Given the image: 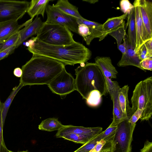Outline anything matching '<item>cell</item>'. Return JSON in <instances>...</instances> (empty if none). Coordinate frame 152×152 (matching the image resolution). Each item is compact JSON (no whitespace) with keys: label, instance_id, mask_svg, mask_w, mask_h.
<instances>
[{"label":"cell","instance_id":"1","mask_svg":"<svg viewBox=\"0 0 152 152\" xmlns=\"http://www.w3.org/2000/svg\"><path fill=\"white\" fill-rule=\"evenodd\" d=\"M33 38V42L27 49L30 52L53 59L65 66L86 63L91 57V50L79 42L75 41L66 45H54L42 42L36 37Z\"/></svg>","mask_w":152,"mask_h":152},{"label":"cell","instance_id":"2","mask_svg":"<svg viewBox=\"0 0 152 152\" xmlns=\"http://www.w3.org/2000/svg\"><path fill=\"white\" fill-rule=\"evenodd\" d=\"M20 83L26 85H48L65 69L61 63L45 56L33 54L21 68Z\"/></svg>","mask_w":152,"mask_h":152},{"label":"cell","instance_id":"3","mask_svg":"<svg viewBox=\"0 0 152 152\" xmlns=\"http://www.w3.org/2000/svg\"><path fill=\"white\" fill-rule=\"evenodd\" d=\"M76 90L86 99L91 93L99 91L102 96L108 92L104 77L95 63L86 62L75 69Z\"/></svg>","mask_w":152,"mask_h":152},{"label":"cell","instance_id":"4","mask_svg":"<svg viewBox=\"0 0 152 152\" xmlns=\"http://www.w3.org/2000/svg\"><path fill=\"white\" fill-rule=\"evenodd\" d=\"M133 113L142 111L140 119L148 121L152 115V77L140 82L136 86L131 99Z\"/></svg>","mask_w":152,"mask_h":152},{"label":"cell","instance_id":"5","mask_svg":"<svg viewBox=\"0 0 152 152\" xmlns=\"http://www.w3.org/2000/svg\"><path fill=\"white\" fill-rule=\"evenodd\" d=\"M73 34L66 27L58 24L43 22L36 38L45 43L54 45H66L75 41Z\"/></svg>","mask_w":152,"mask_h":152},{"label":"cell","instance_id":"6","mask_svg":"<svg viewBox=\"0 0 152 152\" xmlns=\"http://www.w3.org/2000/svg\"><path fill=\"white\" fill-rule=\"evenodd\" d=\"M129 119L124 121L117 126L111 143L112 152H131L133 133L136 124L132 125Z\"/></svg>","mask_w":152,"mask_h":152},{"label":"cell","instance_id":"7","mask_svg":"<svg viewBox=\"0 0 152 152\" xmlns=\"http://www.w3.org/2000/svg\"><path fill=\"white\" fill-rule=\"evenodd\" d=\"M29 4L26 1L0 0V23L20 19L27 12Z\"/></svg>","mask_w":152,"mask_h":152},{"label":"cell","instance_id":"8","mask_svg":"<svg viewBox=\"0 0 152 152\" xmlns=\"http://www.w3.org/2000/svg\"><path fill=\"white\" fill-rule=\"evenodd\" d=\"M52 92L61 96H66L76 90L75 79L64 69L48 85Z\"/></svg>","mask_w":152,"mask_h":152},{"label":"cell","instance_id":"9","mask_svg":"<svg viewBox=\"0 0 152 152\" xmlns=\"http://www.w3.org/2000/svg\"><path fill=\"white\" fill-rule=\"evenodd\" d=\"M47 23L58 24L64 26L70 31L78 34V24L77 18L67 15L61 12L53 6L48 5L46 9Z\"/></svg>","mask_w":152,"mask_h":152},{"label":"cell","instance_id":"10","mask_svg":"<svg viewBox=\"0 0 152 152\" xmlns=\"http://www.w3.org/2000/svg\"><path fill=\"white\" fill-rule=\"evenodd\" d=\"M102 26V24L94 21L88 25L79 24L78 34L83 37L87 45H89L94 38H99V41L104 39Z\"/></svg>","mask_w":152,"mask_h":152},{"label":"cell","instance_id":"11","mask_svg":"<svg viewBox=\"0 0 152 152\" xmlns=\"http://www.w3.org/2000/svg\"><path fill=\"white\" fill-rule=\"evenodd\" d=\"M120 88L117 81H115L113 86L108 90L113 102V120L109 126L110 127H116L122 121L129 119L123 113L118 101V91Z\"/></svg>","mask_w":152,"mask_h":152},{"label":"cell","instance_id":"12","mask_svg":"<svg viewBox=\"0 0 152 152\" xmlns=\"http://www.w3.org/2000/svg\"><path fill=\"white\" fill-rule=\"evenodd\" d=\"M141 18L146 33L147 41L152 39V2L139 0Z\"/></svg>","mask_w":152,"mask_h":152},{"label":"cell","instance_id":"13","mask_svg":"<svg viewBox=\"0 0 152 152\" xmlns=\"http://www.w3.org/2000/svg\"><path fill=\"white\" fill-rule=\"evenodd\" d=\"M135 22L136 35V45L134 51L137 52L141 46L147 41L146 33L141 18L139 0L134 1Z\"/></svg>","mask_w":152,"mask_h":152},{"label":"cell","instance_id":"14","mask_svg":"<svg viewBox=\"0 0 152 152\" xmlns=\"http://www.w3.org/2000/svg\"><path fill=\"white\" fill-rule=\"evenodd\" d=\"M30 19L21 24L18 20H10L0 23V41L5 40L10 36L32 22Z\"/></svg>","mask_w":152,"mask_h":152},{"label":"cell","instance_id":"15","mask_svg":"<svg viewBox=\"0 0 152 152\" xmlns=\"http://www.w3.org/2000/svg\"><path fill=\"white\" fill-rule=\"evenodd\" d=\"M95 62L101 70L105 80L116 78L118 72L112 64L109 57L97 56L95 58Z\"/></svg>","mask_w":152,"mask_h":152},{"label":"cell","instance_id":"16","mask_svg":"<svg viewBox=\"0 0 152 152\" xmlns=\"http://www.w3.org/2000/svg\"><path fill=\"white\" fill-rule=\"evenodd\" d=\"M43 23L41 18L37 16L33 21L19 31V37L15 44L16 48L29 37L37 34Z\"/></svg>","mask_w":152,"mask_h":152},{"label":"cell","instance_id":"17","mask_svg":"<svg viewBox=\"0 0 152 152\" xmlns=\"http://www.w3.org/2000/svg\"><path fill=\"white\" fill-rule=\"evenodd\" d=\"M126 44V51L122 54L121 59L117 63L118 66H136L141 70L145 71L141 66L140 62L134 50L132 49L129 44L127 38V34L124 39Z\"/></svg>","mask_w":152,"mask_h":152},{"label":"cell","instance_id":"18","mask_svg":"<svg viewBox=\"0 0 152 152\" xmlns=\"http://www.w3.org/2000/svg\"><path fill=\"white\" fill-rule=\"evenodd\" d=\"M102 128L100 127H85L72 125H64L61 129L58 131L56 136L68 133H73L96 136L102 132Z\"/></svg>","mask_w":152,"mask_h":152},{"label":"cell","instance_id":"19","mask_svg":"<svg viewBox=\"0 0 152 152\" xmlns=\"http://www.w3.org/2000/svg\"><path fill=\"white\" fill-rule=\"evenodd\" d=\"M129 90V87L127 85L120 88L118 91V101L123 113L129 119L133 113L129 105L128 98Z\"/></svg>","mask_w":152,"mask_h":152},{"label":"cell","instance_id":"20","mask_svg":"<svg viewBox=\"0 0 152 152\" xmlns=\"http://www.w3.org/2000/svg\"><path fill=\"white\" fill-rule=\"evenodd\" d=\"M128 13L118 17L109 18L102 24V29L104 38L110 32L120 27L125 22L124 20L127 17Z\"/></svg>","mask_w":152,"mask_h":152},{"label":"cell","instance_id":"21","mask_svg":"<svg viewBox=\"0 0 152 152\" xmlns=\"http://www.w3.org/2000/svg\"><path fill=\"white\" fill-rule=\"evenodd\" d=\"M126 28L128 26L127 36L128 42L132 48L134 50L136 45V35L135 22V7L133 8L127 16Z\"/></svg>","mask_w":152,"mask_h":152},{"label":"cell","instance_id":"22","mask_svg":"<svg viewBox=\"0 0 152 152\" xmlns=\"http://www.w3.org/2000/svg\"><path fill=\"white\" fill-rule=\"evenodd\" d=\"M51 0H32L27 12L33 19L36 16L41 15L44 18L47 6Z\"/></svg>","mask_w":152,"mask_h":152},{"label":"cell","instance_id":"23","mask_svg":"<svg viewBox=\"0 0 152 152\" xmlns=\"http://www.w3.org/2000/svg\"><path fill=\"white\" fill-rule=\"evenodd\" d=\"M54 7L62 12L77 18H83L79 13L78 8L70 3L67 0H59Z\"/></svg>","mask_w":152,"mask_h":152},{"label":"cell","instance_id":"24","mask_svg":"<svg viewBox=\"0 0 152 152\" xmlns=\"http://www.w3.org/2000/svg\"><path fill=\"white\" fill-rule=\"evenodd\" d=\"M64 125L61 124L58 119L49 118L42 121L38 126L39 129L48 132L61 129Z\"/></svg>","mask_w":152,"mask_h":152},{"label":"cell","instance_id":"25","mask_svg":"<svg viewBox=\"0 0 152 152\" xmlns=\"http://www.w3.org/2000/svg\"><path fill=\"white\" fill-rule=\"evenodd\" d=\"M95 136L73 133H68L61 134L56 137L57 138H63L76 143H81L83 145Z\"/></svg>","mask_w":152,"mask_h":152},{"label":"cell","instance_id":"26","mask_svg":"<svg viewBox=\"0 0 152 152\" xmlns=\"http://www.w3.org/2000/svg\"><path fill=\"white\" fill-rule=\"evenodd\" d=\"M23 86L20 83L18 86L14 88L10 96L3 103L2 113V124L4 127L5 118L10 104L18 91Z\"/></svg>","mask_w":152,"mask_h":152},{"label":"cell","instance_id":"27","mask_svg":"<svg viewBox=\"0 0 152 152\" xmlns=\"http://www.w3.org/2000/svg\"><path fill=\"white\" fill-rule=\"evenodd\" d=\"M103 131L74 152H89L93 149L97 142L102 139Z\"/></svg>","mask_w":152,"mask_h":152},{"label":"cell","instance_id":"28","mask_svg":"<svg viewBox=\"0 0 152 152\" xmlns=\"http://www.w3.org/2000/svg\"><path fill=\"white\" fill-rule=\"evenodd\" d=\"M124 25L125 22L118 28L112 31L108 34L116 39L118 47L122 44V40L126 34Z\"/></svg>","mask_w":152,"mask_h":152},{"label":"cell","instance_id":"29","mask_svg":"<svg viewBox=\"0 0 152 152\" xmlns=\"http://www.w3.org/2000/svg\"><path fill=\"white\" fill-rule=\"evenodd\" d=\"M102 96L99 91L97 90L94 91L91 93L86 99V103L91 107H96L100 104Z\"/></svg>","mask_w":152,"mask_h":152},{"label":"cell","instance_id":"30","mask_svg":"<svg viewBox=\"0 0 152 152\" xmlns=\"http://www.w3.org/2000/svg\"><path fill=\"white\" fill-rule=\"evenodd\" d=\"M3 103L1 101L0 97V152H7L8 149L5 145L3 137L2 113Z\"/></svg>","mask_w":152,"mask_h":152},{"label":"cell","instance_id":"31","mask_svg":"<svg viewBox=\"0 0 152 152\" xmlns=\"http://www.w3.org/2000/svg\"><path fill=\"white\" fill-rule=\"evenodd\" d=\"M19 37V31L13 34L4 42L0 52L14 45L18 40Z\"/></svg>","mask_w":152,"mask_h":152},{"label":"cell","instance_id":"32","mask_svg":"<svg viewBox=\"0 0 152 152\" xmlns=\"http://www.w3.org/2000/svg\"><path fill=\"white\" fill-rule=\"evenodd\" d=\"M136 54L140 61L146 58H152V54L148 51L145 43L141 46Z\"/></svg>","mask_w":152,"mask_h":152},{"label":"cell","instance_id":"33","mask_svg":"<svg viewBox=\"0 0 152 152\" xmlns=\"http://www.w3.org/2000/svg\"><path fill=\"white\" fill-rule=\"evenodd\" d=\"M120 5L121 10L124 14H129L134 7V6L128 0H122L120 1Z\"/></svg>","mask_w":152,"mask_h":152},{"label":"cell","instance_id":"34","mask_svg":"<svg viewBox=\"0 0 152 152\" xmlns=\"http://www.w3.org/2000/svg\"><path fill=\"white\" fill-rule=\"evenodd\" d=\"M140 64L145 71V70H152V58H147L141 61Z\"/></svg>","mask_w":152,"mask_h":152},{"label":"cell","instance_id":"35","mask_svg":"<svg viewBox=\"0 0 152 152\" xmlns=\"http://www.w3.org/2000/svg\"><path fill=\"white\" fill-rule=\"evenodd\" d=\"M142 112V110H138L135 111L129 119V122L132 125L136 124L137 121L140 119Z\"/></svg>","mask_w":152,"mask_h":152},{"label":"cell","instance_id":"36","mask_svg":"<svg viewBox=\"0 0 152 152\" xmlns=\"http://www.w3.org/2000/svg\"><path fill=\"white\" fill-rule=\"evenodd\" d=\"M15 48V46L14 45L0 52V61L11 54Z\"/></svg>","mask_w":152,"mask_h":152},{"label":"cell","instance_id":"37","mask_svg":"<svg viewBox=\"0 0 152 152\" xmlns=\"http://www.w3.org/2000/svg\"><path fill=\"white\" fill-rule=\"evenodd\" d=\"M139 152H152V142L147 140L145 142L143 147Z\"/></svg>","mask_w":152,"mask_h":152},{"label":"cell","instance_id":"38","mask_svg":"<svg viewBox=\"0 0 152 152\" xmlns=\"http://www.w3.org/2000/svg\"><path fill=\"white\" fill-rule=\"evenodd\" d=\"M106 142V141L104 139H102L97 142L93 149L95 152H99Z\"/></svg>","mask_w":152,"mask_h":152},{"label":"cell","instance_id":"39","mask_svg":"<svg viewBox=\"0 0 152 152\" xmlns=\"http://www.w3.org/2000/svg\"><path fill=\"white\" fill-rule=\"evenodd\" d=\"M118 50L122 53L124 54L126 51V44L125 40L124 39V42L118 47Z\"/></svg>","mask_w":152,"mask_h":152},{"label":"cell","instance_id":"40","mask_svg":"<svg viewBox=\"0 0 152 152\" xmlns=\"http://www.w3.org/2000/svg\"><path fill=\"white\" fill-rule=\"evenodd\" d=\"M22 69L19 67H17L14 69L13 71L14 75L17 77H20L22 75Z\"/></svg>","mask_w":152,"mask_h":152},{"label":"cell","instance_id":"41","mask_svg":"<svg viewBox=\"0 0 152 152\" xmlns=\"http://www.w3.org/2000/svg\"><path fill=\"white\" fill-rule=\"evenodd\" d=\"M99 152H112L111 148L103 147Z\"/></svg>","mask_w":152,"mask_h":152},{"label":"cell","instance_id":"42","mask_svg":"<svg viewBox=\"0 0 152 152\" xmlns=\"http://www.w3.org/2000/svg\"><path fill=\"white\" fill-rule=\"evenodd\" d=\"M83 1H86L91 4H94L97 2L98 1L96 0H83Z\"/></svg>","mask_w":152,"mask_h":152},{"label":"cell","instance_id":"43","mask_svg":"<svg viewBox=\"0 0 152 152\" xmlns=\"http://www.w3.org/2000/svg\"><path fill=\"white\" fill-rule=\"evenodd\" d=\"M5 41V40L0 41V51L2 48L3 44Z\"/></svg>","mask_w":152,"mask_h":152},{"label":"cell","instance_id":"44","mask_svg":"<svg viewBox=\"0 0 152 152\" xmlns=\"http://www.w3.org/2000/svg\"><path fill=\"white\" fill-rule=\"evenodd\" d=\"M89 152H95L93 149L91 150Z\"/></svg>","mask_w":152,"mask_h":152},{"label":"cell","instance_id":"45","mask_svg":"<svg viewBox=\"0 0 152 152\" xmlns=\"http://www.w3.org/2000/svg\"><path fill=\"white\" fill-rule=\"evenodd\" d=\"M28 152V151H19V152Z\"/></svg>","mask_w":152,"mask_h":152},{"label":"cell","instance_id":"46","mask_svg":"<svg viewBox=\"0 0 152 152\" xmlns=\"http://www.w3.org/2000/svg\"><path fill=\"white\" fill-rule=\"evenodd\" d=\"M7 152H13V151H10V150H8V149Z\"/></svg>","mask_w":152,"mask_h":152}]
</instances>
